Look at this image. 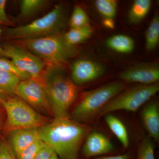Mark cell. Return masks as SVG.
<instances>
[{
    "label": "cell",
    "mask_w": 159,
    "mask_h": 159,
    "mask_svg": "<svg viewBox=\"0 0 159 159\" xmlns=\"http://www.w3.org/2000/svg\"><path fill=\"white\" fill-rule=\"evenodd\" d=\"M7 134L6 142L16 157L29 145L41 139L39 130L36 129H15Z\"/></svg>",
    "instance_id": "obj_13"
},
{
    "label": "cell",
    "mask_w": 159,
    "mask_h": 159,
    "mask_svg": "<svg viewBox=\"0 0 159 159\" xmlns=\"http://www.w3.org/2000/svg\"><path fill=\"white\" fill-rule=\"evenodd\" d=\"M48 1L46 0H23L20 4L19 16L27 18L34 15L44 8Z\"/></svg>",
    "instance_id": "obj_21"
},
{
    "label": "cell",
    "mask_w": 159,
    "mask_h": 159,
    "mask_svg": "<svg viewBox=\"0 0 159 159\" xmlns=\"http://www.w3.org/2000/svg\"><path fill=\"white\" fill-rule=\"evenodd\" d=\"M67 23L65 7L57 5L45 15L29 24L7 28L5 34L8 39L18 41L42 38L62 33Z\"/></svg>",
    "instance_id": "obj_3"
},
{
    "label": "cell",
    "mask_w": 159,
    "mask_h": 159,
    "mask_svg": "<svg viewBox=\"0 0 159 159\" xmlns=\"http://www.w3.org/2000/svg\"><path fill=\"white\" fill-rule=\"evenodd\" d=\"M125 82L140 83L149 85L157 83L159 80V68L157 64H139L129 68L119 75Z\"/></svg>",
    "instance_id": "obj_12"
},
{
    "label": "cell",
    "mask_w": 159,
    "mask_h": 159,
    "mask_svg": "<svg viewBox=\"0 0 159 159\" xmlns=\"http://www.w3.org/2000/svg\"><path fill=\"white\" fill-rule=\"evenodd\" d=\"M142 119L144 127L148 136L158 142L159 140V104L156 101H152L144 107L142 110Z\"/></svg>",
    "instance_id": "obj_14"
},
{
    "label": "cell",
    "mask_w": 159,
    "mask_h": 159,
    "mask_svg": "<svg viewBox=\"0 0 159 159\" xmlns=\"http://www.w3.org/2000/svg\"><path fill=\"white\" fill-rule=\"evenodd\" d=\"M46 144L41 139L28 146L16 157L17 159H34Z\"/></svg>",
    "instance_id": "obj_25"
},
{
    "label": "cell",
    "mask_w": 159,
    "mask_h": 159,
    "mask_svg": "<svg viewBox=\"0 0 159 159\" xmlns=\"http://www.w3.org/2000/svg\"><path fill=\"white\" fill-rule=\"evenodd\" d=\"M103 24L104 27L109 29H113L115 28V22L113 20L111 19H105L103 21Z\"/></svg>",
    "instance_id": "obj_31"
},
{
    "label": "cell",
    "mask_w": 159,
    "mask_h": 159,
    "mask_svg": "<svg viewBox=\"0 0 159 159\" xmlns=\"http://www.w3.org/2000/svg\"><path fill=\"white\" fill-rule=\"evenodd\" d=\"M90 159H135V156L130 152L115 155H107L97 157Z\"/></svg>",
    "instance_id": "obj_29"
},
{
    "label": "cell",
    "mask_w": 159,
    "mask_h": 159,
    "mask_svg": "<svg viewBox=\"0 0 159 159\" xmlns=\"http://www.w3.org/2000/svg\"><path fill=\"white\" fill-rule=\"evenodd\" d=\"M150 0H136L131 7L128 16L129 22L132 25L140 23L148 14L151 6Z\"/></svg>",
    "instance_id": "obj_18"
},
{
    "label": "cell",
    "mask_w": 159,
    "mask_h": 159,
    "mask_svg": "<svg viewBox=\"0 0 159 159\" xmlns=\"http://www.w3.org/2000/svg\"><path fill=\"white\" fill-rule=\"evenodd\" d=\"M115 146L110 139L100 132L90 131L87 135L80 151L79 159H90L111 155Z\"/></svg>",
    "instance_id": "obj_10"
},
{
    "label": "cell",
    "mask_w": 159,
    "mask_h": 159,
    "mask_svg": "<svg viewBox=\"0 0 159 159\" xmlns=\"http://www.w3.org/2000/svg\"><path fill=\"white\" fill-rule=\"evenodd\" d=\"M2 116H1V113H0V126H1V124H2Z\"/></svg>",
    "instance_id": "obj_34"
},
{
    "label": "cell",
    "mask_w": 159,
    "mask_h": 159,
    "mask_svg": "<svg viewBox=\"0 0 159 159\" xmlns=\"http://www.w3.org/2000/svg\"><path fill=\"white\" fill-rule=\"evenodd\" d=\"M41 139L59 159H79L80 151L91 128L70 118L54 119L39 129Z\"/></svg>",
    "instance_id": "obj_1"
},
{
    "label": "cell",
    "mask_w": 159,
    "mask_h": 159,
    "mask_svg": "<svg viewBox=\"0 0 159 159\" xmlns=\"http://www.w3.org/2000/svg\"><path fill=\"white\" fill-rule=\"evenodd\" d=\"M154 142L148 135L143 136L139 143L135 159H156Z\"/></svg>",
    "instance_id": "obj_22"
},
{
    "label": "cell",
    "mask_w": 159,
    "mask_h": 159,
    "mask_svg": "<svg viewBox=\"0 0 159 159\" xmlns=\"http://www.w3.org/2000/svg\"><path fill=\"white\" fill-rule=\"evenodd\" d=\"M3 48L8 58L20 70L29 74L31 78L39 79L47 64L44 61L23 47L11 43H5Z\"/></svg>",
    "instance_id": "obj_9"
},
{
    "label": "cell",
    "mask_w": 159,
    "mask_h": 159,
    "mask_svg": "<svg viewBox=\"0 0 159 159\" xmlns=\"http://www.w3.org/2000/svg\"><path fill=\"white\" fill-rule=\"evenodd\" d=\"M93 30L89 25L80 28L70 29L63 33L66 41L70 44L77 46L78 44L85 41L91 37Z\"/></svg>",
    "instance_id": "obj_19"
},
{
    "label": "cell",
    "mask_w": 159,
    "mask_h": 159,
    "mask_svg": "<svg viewBox=\"0 0 159 159\" xmlns=\"http://www.w3.org/2000/svg\"><path fill=\"white\" fill-rule=\"evenodd\" d=\"M159 90V84L156 83L149 85L140 84L121 92L102 107L98 116L119 110L136 111L155 96Z\"/></svg>",
    "instance_id": "obj_7"
},
{
    "label": "cell",
    "mask_w": 159,
    "mask_h": 159,
    "mask_svg": "<svg viewBox=\"0 0 159 159\" xmlns=\"http://www.w3.org/2000/svg\"><path fill=\"white\" fill-rule=\"evenodd\" d=\"M6 114L5 130L7 134L18 129H39L52 119L39 113L16 96L2 100Z\"/></svg>",
    "instance_id": "obj_6"
},
{
    "label": "cell",
    "mask_w": 159,
    "mask_h": 159,
    "mask_svg": "<svg viewBox=\"0 0 159 159\" xmlns=\"http://www.w3.org/2000/svg\"><path fill=\"white\" fill-rule=\"evenodd\" d=\"M0 106H2V99H0Z\"/></svg>",
    "instance_id": "obj_35"
},
{
    "label": "cell",
    "mask_w": 159,
    "mask_h": 159,
    "mask_svg": "<svg viewBox=\"0 0 159 159\" xmlns=\"http://www.w3.org/2000/svg\"><path fill=\"white\" fill-rule=\"evenodd\" d=\"M19 41L21 47L43 60L47 65H63L77 56L79 52L77 46L70 44L66 41L63 33L36 39Z\"/></svg>",
    "instance_id": "obj_4"
},
{
    "label": "cell",
    "mask_w": 159,
    "mask_h": 159,
    "mask_svg": "<svg viewBox=\"0 0 159 159\" xmlns=\"http://www.w3.org/2000/svg\"><path fill=\"white\" fill-rule=\"evenodd\" d=\"M96 8L105 19H113L117 10V3L113 0H97L95 2Z\"/></svg>",
    "instance_id": "obj_23"
},
{
    "label": "cell",
    "mask_w": 159,
    "mask_h": 159,
    "mask_svg": "<svg viewBox=\"0 0 159 159\" xmlns=\"http://www.w3.org/2000/svg\"><path fill=\"white\" fill-rule=\"evenodd\" d=\"M104 116L106 123L112 132L119 139L124 148H128L130 143L129 135L124 123L119 118L111 113L106 114Z\"/></svg>",
    "instance_id": "obj_15"
},
{
    "label": "cell",
    "mask_w": 159,
    "mask_h": 159,
    "mask_svg": "<svg viewBox=\"0 0 159 159\" xmlns=\"http://www.w3.org/2000/svg\"><path fill=\"white\" fill-rule=\"evenodd\" d=\"M54 152V151L50 146L46 145L34 159H50Z\"/></svg>",
    "instance_id": "obj_30"
},
{
    "label": "cell",
    "mask_w": 159,
    "mask_h": 159,
    "mask_svg": "<svg viewBox=\"0 0 159 159\" xmlns=\"http://www.w3.org/2000/svg\"><path fill=\"white\" fill-rule=\"evenodd\" d=\"M68 23L70 29L80 28L89 25V17L82 8L77 6L73 10Z\"/></svg>",
    "instance_id": "obj_24"
},
{
    "label": "cell",
    "mask_w": 159,
    "mask_h": 159,
    "mask_svg": "<svg viewBox=\"0 0 159 159\" xmlns=\"http://www.w3.org/2000/svg\"><path fill=\"white\" fill-rule=\"evenodd\" d=\"M0 70L16 75L21 80L31 78L29 74L21 71L11 61L5 57H0Z\"/></svg>",
    "instance_id": "obj_26"
},
{
    "label": "cell",
    "mask_w": 159,
    "mask_h": 159,
    "mask_svg": "<svg viewBox=\"0 0 159 159\" xmlns=\"http://www.w3.org/2000/svg\"><path fill=\"white\" fill-rule=\"evenodd\" d=\"M0 159H17L6 141L0 142Z\"/></svg>",
    "instance_id": "obj_27"
},
{
    "label": "cell",
    "mask_w": 159,
    "mask_h": 159,
    "mask_svg": "<svg viewBox=\"0 0 159 159\" xmlns=\"http://www.w3.org/2000/svg\"><path fill=\"white\" fill-rule=\"evenodd\" d=\"M106 44L110 49L122 54H128L133 52L135 47L133 39L123 34L111 36L107 40Z\"/></svg>",
    "instance_id": "obj_17"
},
{
    "label": "cell",
    "mask_w": 159,
    "mask_h": 159,
    "mask_svg": "<svg viewBox=\"0 0 159 159\" xmlns=\"http://www.w3.org/2000/svg\"><path fill=\"white\" fill-rule=\"evenodd\" d=\"M1 32H2V29L0 28V34H1ZM0 57H5V58L7 57V58H8V56H7L6 51L1 46H0Z\"/></svg>",
    "instance_id": "obj_32"
},
{
    "label": "cell",
    "mask_w": 159,
    "mask_h": 159,
    "mask_svg": "<svg viewBox=\"0 0 159 159\" xmlns=\"http://www.w3.org/2000/svg\"><path fill=\"white\" fill-rule=\"evenodd\" d=\"M105 69L101 64L87 59L77 60L71 66L70 78L76 85H83L102 76Z\"/></svg>",
    "instance_id": "obj_11"
},
{
    "label": "cell",
    "mask_w": 159,
    "mask_h": 159,
    "mask_svg": "<svg viewBox=\"0 0 159 159\" xmlns=\"http://www.w3.org/2000/svg\"><path fill=\"white\" fill-rule=\"evenodd\" d=\"M6 1L0 0V24L11 25V22L8 18L6 11Z\"/></svg>",
    "instance_id": "obj_28"
},
{
    "label": "cell",
    "mask_w": 159,
    "mask_h": 159,
    "mask_svg": "<svg viewBox=\"0 0 159 159\" xmlns=\"http://www.w3.org/2000/svg\"><path fill=\"white\" fill-rule=\"evenodd\" d=\"M20 80L14 74L0 70V99L16 96L15 91Z\"/></svg>",
    "instance_id": "obj_16"
},
{
    "label": "cell",
    "mask_w": 159,
    "mask_h": 159,
    "mask_svg": "<svg viewBox=\"0 0 159 159\" xmlns=\"http://www.w3.org/2000/svg\"><path fill=\"white\" fill-rule=\"evenodd\" d=\"M159 41V17L155 15L151 21L145 33V48L148 51L155 49Z\"/></svg>",
    "instance_id": "obj_20"
},
{
    "label": "cell",
    "mask_w": 159,
    "mask_h": 159,
    "mask_svg": "<svg viewBox=\"0 0 159 159\" xmlns=\"http://www.w3.org/2000/svg\"><path fill=\"white\" fill-rule=\"evenodd\" d=\"M15 95L41 115L53 116L44 89L39 80L30 78L20 80Z\"/></svg>",
    "instance_id": "obj_8"
},
{
    "label": "cell",
    "mask_w": 159,
    "mask_h": 159,
    "mask_svg": "<svg viewBox=\"0 0 159 159\" xmlns=\"http://www.w3.org/2000/svg\"><path fill=\"white\" fill-rule=\"evenodd\" d=\"M124 86L122 81H114L89 91L77 103L69 118L75 122L85 124L98 116L102 107L121 93Z\"/></svg>",
    "instance_id": "obj_5"
},
{
    "label": "cell",
    "mask_w": 159,
    "mask_h": 159,
    "mask_svg": "<svg viewBox=\"0 0 159 159\" xmlns=\"http://www.w3.org/2000/svg\"><path fill=\"white\" fill-rule=\"evenodd\" d=\"M50 159H58V157H57V155L55 152H54V153L52 154V156H51V157L50 158Z\"/></svg>",
    "instance_id": "obj_33"
},
{
    "label": "cell",
    "mask_w": 159,
    "mask_h": 159,
    "mask_svg": "<svg viewBox=\"0 0 159 159\" xmlns=\"http://www.w3.org/2000/svg\"><path fill=\"white\" fill-rule=\"evenodd\" d=\"M43 84L54 119L69 117L80 90L65 72L63 65H47L39 79Z\"/></svg>",
    "instance_id": "obj_2"
}]
</instances>
